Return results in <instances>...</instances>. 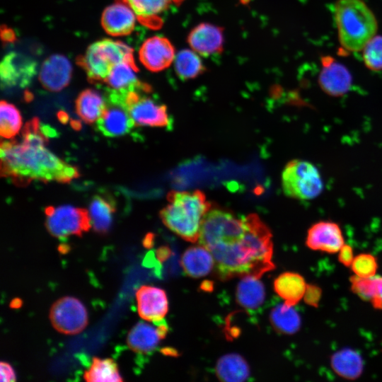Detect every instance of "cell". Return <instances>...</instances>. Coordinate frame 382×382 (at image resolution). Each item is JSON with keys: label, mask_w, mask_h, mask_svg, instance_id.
<instances>
[{"label": "cell", "mask_w": 382, "mask_h": 382, "mask_svg": "<svg viewBox=\"0 0 382 382\" xmlns=\"http://www.w3.org/2000/svg\"><path fill=\"white\" fill-rule=\"evenodd\" d=\"M137 20L132 8L125 1L119 0L105 8L102 14L101 23L108 34L119 37L130 34Z\"/></svg>", "instance_id": "obj_14"}, {"label": "cell", "mask_w": 382, "mask_h": 382, "mask_svg": "<svg viewBox=\"0 0 382 382\" xmlns=\"http://www.w3.org/2000/svg\"><path fill=\"white\" fill-rule=\"evenodd\" d=\"M138 313L146 320H163L168 311V301L164 290L152 286H141L136 292Z\"/></svg>", "instance_id": "obj_19"}, {"label": "cell", "mask_w": 382, "mask_h": 382, "mask_svg": "<svg viewBox=\"0 0 382 382\" xmlns=\"http://www.w3.org/2000/svg\"><path fill=\"white\" fill-rule=\"evenodd\" d=\"M170 254V250L166 247H161L157 250V257L160 261L165 260Z\"/></svg>", "instance_id": "obj_39"}, {"label": "cell", "mask_w": 382, "mask_h": 382, "mask_svg": "<svg viewBox=\"0 0 382 382\" xmlns=\"http://www.w3.org/2000/svg\"><path fill=\"white\" fill-rule=\"evenodd\" d=\"M318 83L325 93L332 97H340L350 90L352 76L343 64L330 56H326L321 59V69Z\"/></svg>", "instance_id": "obj_11"}, {"label": "cell", "mask_w": 382, "mask_h": 382, "mask_svg": "<svg viewBox=\"0 0 382 382\" xmlns=\"http://www.w3.org/2000/svg\"><path fill=\"white\" fill-rule=\"evenodd\" d=\"M72 75V64L65 56L54 54L42 64L39 80L42 86L51 91H59L69 83Z\"/></svg>", "instance_id": "obj_16"}, {"label": "cell", "mask_w": 382, "mask_h": 382, "mask_svg": "<svg viewBox=\"0 0 382 382\" xmlns=\"http://www.w3.org/2000/svg\"><path fill=\"white\" fill-rule=\"evenodd\" d=\"M306 244L313 250L336 253L345 245V242L342 230L337 224L330 221H320L308 228Z\"/></svg>", "instance_id": "obj_13"}, {"label": "cell", "mask_w": 382, "mask_h": 382, "mask_svg": "<svg viewBox=\"0 0 382 382\" xmlns=\"http://www.w3.org/2000/svg\"><path fill=\"white\" fill-rule=\"evenodd\" d=\"M306 287L304 278L296 272H284L274 282V291L289 306H294L303 299Z\"/></svg>", "instance_id": "obj_23"}, {"label": "cell", "mask_w": 382, "mask_h": 382, "mask_svg": "<svg viewBox=\"0 0 382 382\" xmlns=\"http://www.w3.org/2000/svg\"><path fill=\"white\" fill-rule=\"evenodd\" d=\"M187 41L198 54L204 57L214 55L223 50V29L209 23H202L192 29Z\"/></svg>", "instance_id": "obj_17"}, {"label": "cell", "mask_w": 382, "mask_h": 382, "mask_svg": "<svg viewBox=\"0 0 382 382\" xmlns=\"http://www.w3.org/2000/svg\"><path fill=\"white\" fill-rule=\"evenodd\" d=\"M174 66L177 76L183 81L196 78L205 71L198 54L187 49L175 55Z\"/></svg>", "instance_id": "obj_31"}, {"label": "cell", "mask_w": 382, "mask_h": 382, "mask_svg": "<svg viewBox=\"0 0 382 382\" xmlns=\"http://www.w3.org/2000/svg\"><path fill=\"white\" fill-rule=\"evenodd\" d=\"M146 91H134L125 98L129 115L137 126L169 127L172 120L167 108L146 96Z\"/></svg>", "instance_id": "obj_8"}, {"label": "cell", "mask_w": 382, "mask_h": 382, "mask_svg": "<svg viewBox=\"0 0 382 382\" xmlns=\"http://www.w3.org/2000/svg\"><path fill=\"white\" fill-rule=\"evenodd\" d=\"M168 204L161 211L164 225L183 239L192 243L199 240L203 219L212 208L200 190L170 191Z\"/></svg>", "instance_id": "obj_3"}, {"label": "cell", "mask_w": 382, "mask_h": 382, "mask_svg": "<svg viewBox=\"0 0 382 382\" xmlns=\"http://www.w3.org/2000/svg\"><path fill=\"white\" fill-rule=\"evenodd\" d=\"M84 378L89 382H121L117 365L112 359L93 357L88 370L84 373Z\"/></svg>", "instance_id": "obj_32"}, {"label": "cell", "mask_w": 382, "mask_h": 382, "mask_svg": "<svg viewBox=\"0 0 382 382\" xmlns=\"http://www.w3.org/2000/svg\"><path fill=\"white\" fill-rule=\"evenodd\" d=\"M350 267L355 275L369 278L375 276L378 269V263L374 255L369 253H361L354 257Z\"/></svg>", "instance_id": "obj_35"}, {"label": "cell", "mask_w": 382, "mask_h": 382, "mask_svg": "<svg viewBox=\"0 0 382 382\" xmlns=\"http://www.w3.org/2000/svg\"><path fill=\"white\" fill-rule=\"evenodd\" d=\"M50 319L59 332L74 335L81 332L88 324V315L82 303L76 298L65 296L51 307Z\"/></svg>", "instance_id": "obj_9"}, {"label": "cell", "mask_w": 382, "mask_h": 382, "mask_svg": "<svg viewBox=\"0 0 382 382\" xmlns=\"http://www.w3.org/2000/svg\"><path fill=\"white\" fill-rule=\"evenodd\" d=\"M22 119L19 110L11 103L2 101L0 105V132L2 137L11 139L21 129Z\"/></svg>", "instance_id": "obj_33"}, {"label": "cell", "mask_w": 382, "mask_h": 382, "mask_svg": "<svg viewBox=\"0 0 382 382\" xmlns=\"http://www.w3.org/2000/svg\"><path fill=\"white\" fill-rule=\"evenodd\" d=\"M152 236L148 235L146 236L145 240H144V245L147 248H150L152 245Z\"/></svg>", "instance_id": "obj_40"}, {"label": "cell", "mask_w": 382, "mask_h": 382, "mask_svg": "<svg viewBox=\"0 0 382 382\" xmlns=\"http://www.w3.org/2000/svg\"><path fill=\"white\" fill-rule=\"evenodd\" d=\"M107 106V99L93 89L82 91L76 100V109L80 117L88 123H93L101 117Z\"/></svg>", "instance_id": "obj_27"}, {"label": "cell", "mask_w": 382, "mask_h": 382, "mask_svg": "<svg viewBox=\"0 0 382 382\" xmlns=\"http://www.w3.org/2000/svg\"><path fill=\"white\" fill-rule=\"evenodd\" d=\"M293 307L284 303L276 306L271 311L270 320L277 332L293 335L299 330L301 325V317Z\"/></svg>", "instance_id": "obj_29"}, {"label": "cell", "mask_w": 382, "mask_h": 382, "mask_svg": "<svg viewBox=\"0 0 382 382\" xmlns=\"http://www.w3.org/2000/svg\"><path fill=\"white\" fill-rule=\"evenodd\" d=\"M215 373L221 381L242 382L250 376V369L247 361L240 354H228L217 361Z\"/></svg>", "instance_id": "obj_26"}, {"label": "cell", "mask_w": 382, "mask_h": 382, "mask_svg": "<svg viewBox=\"0 0 382 382\" xmlns=\"http://www.w3.org/2000/svg\"><path fill=\"white\" fill-rule=\"evenodd\" d=\"M125 100V96L110 91L106 108L96 122L97 129L103 135L108 137L122 136L134 126Z\"/></svg>", "instance_id": "obj_10"}, {"label": "cell", "mask_w": 382, "mask_h": 382, "mask_svg": "<svg viewBox=\"0 0 382 382\" xmlns=\"http://www.w3.org/2000/svg\"><path fill=\"white\" fill-rule=\"evenodd\" d=\"M181 265L185 274L193 278L209 274L214 269L212 253L204 246L188 248L182 255Z\"/></svg>", "instance_id": "obj_22"}, {"label": "cell", "mask_w": 382, "mask_h": 382, "mask_svg": "<svg viewBox=\"0 0 382 382\" xmlns=\"http://www.w3.org/2000/svg\"><path fill=\"white\" fill-rule=\"evenodd\" d=\"M236 297L238 303L248 311L259 308L264 303L265 290L260 278L254 276L241 277L238 282Z\"/></svg>", "instance_id": "obj_24"}, {"label": "cell", "mask_w": 382, "mask_h": 382, "mask_svg": "<svg viewBox=\"0 0 382 382\" xmlns=\"http://www.w3.org/2000/svg\"><path fill=\"white\" fill-rule=\"evenodd\" d=\"M35 65L33 61L16 53L6 54L1 63L2 86H24L34 75Z\"/></svg>", "instance_id": "obj_20"}, {"label": "cell", "mask_w": 382, "mask_h": 382, "mask_svg": "<svg viewBox=\"0 0 382 382\" xmlns=\"http://www.w3.org/2000/svg\"><path fill=\"white\" fill-rule=\"evenodd\" d=\"M333 16L339 42L348 52L361 51L376 35L377 19L364 0H337Z\"/></svg>", "instance_id": "obj_4"}, {"label": "cell", "mask_w": 382, "mask_h": 382, "mask_svg": "<svg viewBox=\"0 0 382 382\" xmlns=\"http://www.w3.org/2000/svg\"><path fill=\"white\" fill-rule=\"evenodd\" d=\"M1 173L21 183L32 180L68 183L79 177L75 167L61 160L45 146H33L15 141L1 144Z\"/></svg>", "instance_id": "obj_2"}, {"label": "cell", "mask_w": 382, "mask_h": 382, "mask_svg": "<svg viewBox=\"0 0 382 382\" xmlns=\"http://www.w3.org/2000/svg\"><path fill=\"white\" fill-rule=\"evenodd\" d=\"M45 214L47 229L55 237L81 236L91 226L88 212L70 205L47 207Z\"/></svg>", "instance_id": "obj_7"}, {"label": "cell", "mask_w": 382, "mask_h": 382, "mask_svg": "<svg viewBox=\"0 0 382 382\" xmlns=\"http://www.w3.org/2000/svg\"><path fill=\"white\" fill-rule=\"evenodd\" d=\"M351 289L359 297L371 302L376 309H382V277L369 278L354 275L350 278Z\"/></svg>", "instance_id": "obj_28"}, {"label": "cell", "mask_w": 382, "mask_h": 382, "mask_svg": "<svg viewBox=\"0 0 382 382\" xmlns=\"http://www.w3.org/2000/svg\"><path fill=\"white\" fill-rule=\"evenodd\" d=\"M361 51L363 62L367 69L373 71H382V35L373 37Z\"/></svg>", "instance_id": "obj_34"}, {"label": "cell", "mask_w": 382, "mask_h": 382, "mask_svg": "<svg viewBox=\"0 0 382 382\" xmlns=\"http://www.w3.org/2000/svg\"><path fill=\"white\" fill-rule=\"evenodd\" d=\"M0 373L1 382H11L16 381V375L11 366L6 362H1Z\"/></svg>", "instance_id": "obj_38"}, {"label": "cell", "mask_w": 382, "mask_h": 382, "mask_svg": "<svg viewBox=\"0 0 382 382\" xmlns=\"http://www.w3.org/2000/svg\"><path fill=\"white\" fill-rule=\"evenodd\" d=\"M330 366L339 376L348 380H355L362 374L364 361L357 351L345 348L331 356Z\"/></svg>", "instance_id": "obj_25"}, {"label": "cell", "mask_w": 382, "mask_h": 382, "mask_svg": "<svg viewBox=\"0 0 382 382\" xmlns=\"http://www.w3.org/2000/svg\"><path fill=\"white\" fill-rule=\"evenodd\" d=\"M156 326L139 322L129 332L127 343L135 352L147 354L156 348L160 340L166 335L168 328L166 323L161 320L154 322Z\"/></svg>", "instance_id": "obj_18"}, {"label": "cell", "mask_w": 382, "mask_h": 382, "mask_svg": "<svg viewBox=\"0 0 382 382\" xmlns=\"http://www.w3.org/2000/svg\"><path fill=\"white\" fill-rule=\"evenodd\" d=\"M284 193L291 198L310 200L323 191V183L318 168L311 162L294 159L286 163L282 173Z\"/></svg>", "instance_id": "obj_6"}, {"label": "cell", "mask_w": 382, "mask_h": 382, "mask_svg": "<svg viewBox=\"0 0 382 382\" xmlns=\"http://www.w3.org/2000/svg\"><path fill=\"white\" fill-rule=\"evenodd\" d=\"M353 250L351 246L345 244L338 252V260L342 265L349 267L354 260Z\"/></svg>", "instance_id": "obj_37"}, {"label": "cell", "mask_w": 382, "mask_h": 382, "mask_svg": "<svg viewBox=\"0 0 382 382\" xmlns=\"http://www.w3.org/2000/svg\"><path fill=\"white\" fill-rule=\"evenodd\" d=\"M244 219L243 227L207 248L214 259V273L221 280L245 276L260 278L275 267L270 228L255 214Z\"/></svg>", "instance_id": "obj_1"}, {"label": "cell", "mask_w": 382, "mask_h": 382, "mask_svg": "<svg viewBox=\"0 0 382 382\" xmlns=\"http://www.w3.org/2000/svg\"><path fill=\"white\" fill-rule=\"evenodd\" d=\"M175 57V48L170 41L164 37L153 36L147 38L139 51L142 65L154 72L168 68Z\"/></svg>", "instance_id": "obj_12"}, {"label": "cell", "mask_w": 382, "mask_h": 382, "mask_svg": "<svg viewBox=\"0 0 382 382\" xmlns=\"http://www.w3.org/2000/svg\"><path fill=\"white\" fill-rule=\"evenodd\" d=\"M321 289L315 285H308L303 296L305 302L316 307L321 296Z\"/></svg>", "instance_id": "obj_36"}, {"label": "cell", "mask_w": 382, "mask_h": 382, "mask_svg": "<svg viewBox=\"0 0 382 382\" xmlns=\"http://www.w3.org/2000/svg\"><path fill=\"white\" fill-rule=\"evenodd\" d=\"M114 212L112 201L100 195L95 196L91 202L88 212L91 226L95 231L107 232L111 226Z\"/></svg>", "instance_id": "obj_30"}, {"label": "cell", "mask_w": 382, "mask_h": 382, "mask_svg": "<svg viewBox=\"0 0 382 382\" xmlns=\"http://www.w3.org/2000/svg\"><path fill=\"white\" fill-rule=\"evenodd\" d=\"M132 59V50L127 45L112 39H103L87 48L80 63L91 80L100 81L106 79L115 64Z\"/></svg>", "instance_id": "obj_5"}, {"label": "cell", "mask_w": 382, "mask_h": 382, "mask_svg": "<svg viewBox=\"0 0 382 382\" xmlns=\"http://www.w3.org/2000/svg\"><path fill=\"white\" fill-rule=\"evenodd\" d=\"M134 11L138 19L146 26L158 28L161 25V14L171 5L184 0H122Z\"/></svg>", "instance_id": "obj_21"}, {"label": "cell", "mask_w": 382, "mask_h": 382, "mask_svg": "<svg viewBox=\"0 0 382 382\" xmlns=\"http://www.w3.org/2000/svg\"><path fill=\"white\" fill-rule=\"evenodd\" d=\"M133 59L115 64L105 81L110 91L126 96L134 91H150L148 85L139 81Z\"/></svg>", "instance_id": "obj_15"}]
</instances>
